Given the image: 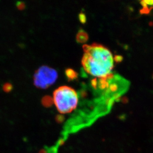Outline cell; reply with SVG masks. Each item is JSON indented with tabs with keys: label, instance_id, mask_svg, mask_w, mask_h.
I'll return each mask as SVG.
<instances>
[{
	"label": "cell",
	"instance_id": "cell-7",
	"mask_svg": "<svg viewBox=\"0 0 153 153\" xmlns=\"http://www.w3.org/2000/svg\"><path fill=\"white\" fill-rule=\"evenodd\" d=\"M13 89V85L11 83L9 82H7L4 84L3 86V89L4 91L6 92H9L10 91H11Z\"/></svg>",
	"mask_w": 153,
	"mask_h": 153
},
{
	"label": "cell",
	"instance_id": "cell-5",
	"mask_svg": "<svg viewBox=\"0 0 153 153\" xmlns=\"http://www.w3.org/2000/svg\"><path fill=\"white\" fill-rule=\"evenodd\" d=\"M65 75L69 81H72L77 79L78 74L73 69L68 68L65 70Z\"/></svg>",
	"mask_w": 153,
	"mask_h": 153
},
{
	"label": "cell",
	"instance_id": "cell-2",
	"mask_svg": "<svg viewBox=\"0 0 153 153\" xmlns=\"http://www.w3.org/2000/svg\"><path fill=\"white\" fill-rule=\"evenodd\" d=\"M53 102L62 114L71 113L78 106L79 97L76 91L67 86H62L53 92Z\"/></svg>",
	"mask_w": 153,
	"mask_h": 153
},
{
	"label": "cell",
	"instance_id": "cell-3",
	"mask_svg": "<svg viewBox=\"0 0 153 153\" xmlns=\"http://www.w3.org/2000/svg\"><path fill=\"white\" fill-rule=\"evenodd\" d=\"M58 77L57 70L48 65H42L36 70L34 74V84L36 87L45 89L56 81Z\"/></svg>",
	"mask_w": 153,
	"mask_h": 153
},
{
	"label": "cell",
	"instance_id": "cell-9",
	"mask_svg": "<svg viewBox=\"0 0 153 153\" xmlns=\"http://www.w3.org/2000/svg\"><path fill=\"white\" fill-rule=\"evenodd\" d=\"M152 8H149L148 6H143V8L140 10L141 14H148L149 13H150L151 11Z\"/></svg>",
	"mask_w": 153,
	"mask_h": 153
},
{
	"label": "cell",
	"instance_id": "cell-10",
	"mask_svg": "<svg viewBox=\"0 0 153 153\" xmlns=\"http://www.w3.org/2000/svg\"><path fill=\"white\" fill-rule=\"evenodd\" d=\"M16 6L19 10H23L25 8V4L24 2H21V1H18L16 3Z\"/></svg>",
	"mask_w": 153,
	"mask_h": 153
},
{
	"label": "cell",
	"instance_id": "cell-11",
	"mask_svg": "<svg viewBox=\"0 0 153 153\" xmlns=\"http://www.w3.org/2000/svg\"><path fill=\"white\" fill-rule=\"evenodd\" d=\"M123 60V57L120 55H116L113 57V61H115L116 63L121 62Z\"/></svg>",
	"mask_w": 153,
	"mask_h": 153
},
{
	"label": "cell",
	"instance_id": "cell-4",
	"mask_svg": "<svg viewBox=\"0 0 153 153\" xmlns=\"http://www.w3.org/2000/svg\"><path fill=\"white\" fill-rule=\"evenodd\" d=\"M88 39L89 35L88 33L83 29H79L76 35V41L77 42L80 44H83L86 43L88 41Z\"/></svg>",
	"mask_w": 153,
	"mask_h": 153
},
{
	"label": "cell",
	"instance_id": "cell-1",
	"mask_svg": "<svg viewBox=\"0 0 153 153\" xmlns=\"http://www.w3.org/2000/svg\"><path fill=\"white\" fill-rule=\"evenodd\" d=\"M82 65L86 72L98 78H105L112 74L113 57L108 48L99 44L84 45Z\"/></svg>",
	"mask_w": 153,
	"mask_h": 153
},
{
	"label": "cell",
	"instance_id": "cell-6",
	"mask_svg": "<svg viewBox=\"0 0 153 153\" xmlns=\"http://www.w3.org/2000/svg\"><path fill=\"white\" fill-rule=\"evenodd\" d=\"M42 103L45 107H50L54 103L53 98L49 95L45 96L42 99Z\"/></svg>",
	"mask_w": 153,
	"mask_h": 153
},
{
	"label": "cell",
	"instance_id": "cell-8",
	"mask_svg": "<svg viewBox=\"0 0 153 153\" xmlns=\"http://www.w3.org/2000/svg\"><path fill=\"white\" fill-rule=\"evenodd\" d=\"M78 18L80 23L82 24H85L86 23V16L83 13H80L78 16Z\"/></svg>",
	"mask_w": 153,
	"mask_h": 153
}]
</instances>
